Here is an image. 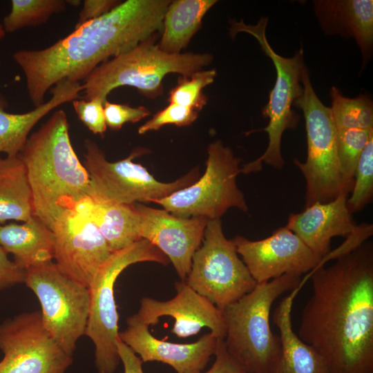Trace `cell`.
Wrapping results in <instances>:
<instances>
[{
  "mask_svg": "<svg viewBox=\"0 0 373 373\" xmlns=\"http://www.w3.org/2000/svg\"><path fill=\"white\" fill-rule=\"evenodd\" d=\"M312 294L298 337L323 358L329 373H373V246L365 242L307 275Z\"/></svg>",
  "mask_w": 373,
  "mask_h": 373,
  "instance_id": "cell-1",
  "label": "cell"
},
{
  "mask_svg": "<svg viewBox=\"0 0 373 373\" xmlns=\"http://www.w3.org/2000/svg\"><path fill=\"white\" fill-rule=\"evenodd\" d=\"M171 1L127 0L89 21L50 46L13 53L35 107L58 82L84 80L97 66L154 37L162 30Z\"/></svg>",
  "mask_w": 373,
  "mask_h": 373,
  "instance_id": "cell-2",
  "label": "cell"
},
{
  "mask_svg": "<svg viewBox=\"0 0 373 373\" xmlns=\"http://www.w3.org/2000/svg\"><path fill=\"white\" fill-rule=\"evenodd\" d=\"M18 155L26 169L33 216L49 229L90 195V177L72 146L64 111H55L32 133Z\"/></svg>",
  "mask_w": 373,
  "mask_h": 373,
  "instance_id": "cell-3",
  "label": "cell"
},
{
  "mask_svg": "<svg viewBox=\"0 0 373 373\" xmlns=\"http://www.w3.org/2000/svg\"><path fill=\"white\" fill-rule=\"evenodd\" d=\"M300 276L285 274L254 289L221 312L226 349L247 373H275L281 356L279 335L270 326L274 302L283 294L300 289Z\"/></svg>",
  "mask_w": 373,
  "mask_h": 373,
  "instance_id": "cell-4",
  "label": "cell"
},
{
  "mask_svg": "<svg viewBox=\"0 0 373 373\" xmlns=\"http://www.w3.org/2000/svg\"><path fill=\"white\" fill-rule=\"evenodd\" d=\"M154 37L97 66L82 84L83 99L107 95L120 86H132L147 97L163 91L162 81L169 73L189 77L211 64L209 53L169 54L159 48Z\"/></svg>",
  "mask_w": 373,
  "mask_h": 373,
  "instance_id": "cell-5",
  "label": "cell"
},
{
  "mask_svg": "<svg viewBox=\"0 0 373 373\" xmlns=\"http://www.w3.org/2000/svg\"><path fill=\"white\" fill-rule=\"evenodd\" d=\"M267 22V17L261 18L255 25L246 24L243 20H230L231 37L233 39L239 32H246L253 36L264 53L271 59L276 71L274 86L270 90L268 103L263 108L262 113L265 118H269V123L266 127L258 130L268 134V146L261 156L241 168V173H244L261 170L262 162L281 169L285 164L281 153L283 134L287 129H294L299 121V117L292 106L303 91L302 77L305 67L303 50L301 48L291 57L277 54L266 37Z\"/></svg>",
  "mask_w": 373,
  "mask_h": 373,
  "instance_id": "cell-6",
  "label": "cell"
},
{
  "mask_svg": "<svg viewBox=\"0 0 373 373\" xmlns=\"http://www.w3.org/2000/svg\"><path fill=\"white\" fill-rule=\"evenodd\" d=\"M303 91L293 106L303 112L307 155L304 162L294 159L306 182L305 207L328 202L341 192L351 190L345 183L339 160L332 111L316 94L306 66L302 77Z\"/></svg>",
  "mask_w": 373,
  "mask_h": 373,
  "instance_id": "cell-7",
  "label": "cell"
},
{
  "mask_svg": "<svg viewBox=\"0 0 373 373\" xmlns=\"http://www.w3.org/2000/svg\"><path fill=\"white\" fill-rule=\"evenodd\" d=\"M141 262L166 265L169 260L157 247L141 238L113 252L89 287L90 312L85 335L95 345V363L98 373H114L121 362L117 347L118 314L114 286L126 267Z\"/></svg>",
  "mask_w": 373,
  "mask_h": 373,
  "instance_id": "cell-8",
  "label": "cell"
},
{
  "mask_svg": "<svg viewBox=\"0 0 373 373\" xmlns=\"http://www.w3.org/2000/svg\"><path fill=\"white\" fill-rule=\"evenodd\" d=\"M84 145L83 164L90 177V195L101 200L129 204L154 202L199 178V169L195 168L171 182L156 180L144 166L133 162L134 157L148 153L145 148L137 147L126 158L110 162L95 142L86 140Z\"/></svg>",
  "mask_w": 373,
  "mask_h": 373,
  "instance_id": "cell-9",
  "label": "cell"
},
{
  "mask_svg": "<svg viewBox=\"0 0 373 373\" xmlns=\"http://www.w3.org/2000/svg\"><path fill=\"white\" fill-rule=\"evenodd\" d=\"M204 173L194 183L155 200L171 213L182 218H220L230 208L247 211L243 193L237 185L241 159L220 140L211 143Z\"/></svg>",
  "mask_w": 373,
  "mask_h": 373,
  "instance_id": "cell-10",
  "label": "cell"
},
{
  "mask_svg": "<svg viewBox=\"0 0 373 373\" xmlns=\"http://www.w3.org/2000/svg\"><path fill=\"white\" fill-rule=\"evenodd\" d=\"M37 297L44 326L68 355L85 335L90 312L89 288L65 274L55 262L26 271L23 282Z\"/></svg>",
  "mask_w": 373,
  "mask_h": 373,
  "instance_id": "cell-11",
  "label": "cell"
},
{
  "mask_svg": "<svg viewBox=\"0 0 373 373\" xmlns=\"http://www.w3.org/2000/svg\"><path fill=\"white\" fill-rule=\"evenodd\" d=\"M202 242L193 256L185 282L222 311L257 283L233 240L225 237L220 218L209 220Z\"/></svg>",
  "mask_w": 373,
  "mask_h": 373,
  "instance_id": "cell-12",
  "label": "cell"
},
{
  "mask_svg": "<svg viewBox=\"0 0 373 373\" xmlns=\"http://www.w3.org/2000/svg\"><path fill=\"white\" fill-rule=\"evenodd\" d=\"M0 373H66L73 363L44 326L40 311L0 323Z\"/></svg>",
  "mask_w": 373,
  "mask_h": 373,
  "instance_id": "cell-13",
  "label": "cell"
},
{
  "mask_svg": "<svg viewBox=\"0 0 373 373\" xmlns=\"http://www.w3.org/2000/svg\"><path fill=\"white\" fill-rule=\"evenodd\" d=\"M88 197L60 214L51 230L55 263L68 276L89 288L113 252L90 215Z\"/></svg>",
  "mask_w": 373,
  "mask_h": 373,
  "instance_id": "cell-14",
  "label": "cell"
},
{
  "mask_svg": "<svg viewBox=\"0 0 373 373\" xmlns=\"http://www.w3.org/2000/svg\"><path fill=\"white\" fill-rule=\"evenodd\" d=\"M232 240L256 283L268 282L285 274L300 276L312 271L321 260L285 226L262 240H251L237 235Z\"/></svg>",
  "mask_w": 373,
  "mask_h": 373,
  "instance_id": "cell-15",
  "label": "cell"
},
{
  "mask_svg": "<svg viewBox=\"0 0 373 373\" xmlns=\"http://www.w3.org/2000/svg\"><path fill=\"white\" fill-rule=\"evenodd\" d=\"M176 295L166 301L144 297L137 312L126 319V323L156 325L162 316L174 321L171 332L179 338L197 334L207 327L219 339L225 337V324L222 312L204 296L193 290L185 281L175 283Z\"/></svg>",
  "mask_w": 373,
  "mask_h": 373,
  "instance_id": "cell-16",
  "label": "cell"
},
{
  "mask_svg": "<svg viewBox=\"0 0 373 373\" xmlns=\"http://www.w3.org/2000/svg\"><path fill=\"white\" fill-rule=\"evenodd\" d=\"M135 207L140 216V238L157 247L172 263L180 280L185 281L209 220L178 217L142 203H135Z\"/></svg>",
  "mask_w": 373,
  "mask_h": 373,
  "instance_id": "cell-17",
  "label": "cell"
},
{
  "mask_svg": "<svg viewBox=\"0 0 373 373\" xmlns=\"http://www.w3.org/2000/svg\"><path fill=\"white\" fill-rule=\"evenodd\" d=\"M119 338L143 363L159 361L171 366L177 373H202L215 354L219 338L211 332L191 343H174L153 336L149 327L126 323Z\"/></svg>",
  "mask_w": 373,
  "mask_h": 373,
  "instance_id": "cell-18",
  "label": "cell"
},
{
  "mask_svg": "<svg viewBox=\"0 0 373 373\" xmlns=\"http://www.w3.org/2000/svg\"><path fill=\"white\" fill-rule=\"evenodd\" d=\"M343 191L328 202H314L303 211L289 215L285 227L295 233L321 259L331 251V240L347 237L356 227Z\"/></svg>",
  "mask_w": 373,
  "mask_h": 373,
  "instance_id": "cell-19",
  "label": "cell"
},
{
  "mask_svg": "<svg viewBox=\"0 0 373 373\" xmlns=\"http://www.w3.org/2000/svg\"><path fill=\"white\" fill-rule=\"evenodd\" d=\"M314 4L323 30L327 35L354 38L365 63L373 46L372 0H319Z\"/></svg>",
  "mask_w": 373,
  "mask_h": 373,
  "instance_id": "cell-20",
  "label": "cell"
},
{
  "mask_svg": "<svg viewBox=\"0 0 373 373\" xmlns=\"http://www.w3.org/2000/svg\"><path fill=\"white\" fill-rule=\"evenodd\" d=\"M82 91L79 82L61 81L51 90L49 100L25 113L6 112L8 103L0 92V153L7 156L18 155L35 124L54 108L76 99Z\"/></svg>",
  "mask_w": 373,
  "mask_h": 373,
  "instance_id": "cell-21",
  "label": "cell"
},
{
  "mask_svg": "<svg viewBox=\"0 0 373 373\" xmlns=\"http://www.w3.org/2000/svg\"><path fill=\"white\" fill-rule=\"evenodd\" d=\"M0 246L13 256V261L24 271L54 259V233L34 216L22 224L0 225Z\"/></svg>",
  "mask_w": 373,
  "mask_h": 373,
  "instance_id": "cell-22",
  "label": "cell"
},
{
  "mask_svg": "<svg viewBox=\"0 0 373 373\" xmlns=\"http://www.w3.org/2000/svg\"><path fill=\"white\" fill-rule=\"evenodd\" d=\"M294 289L275 309L272 321L279 330L281 356L275 373H329L322 356L293 329L291 311L298 291Z\"/></svg>",
  "mask_w": 373,
  "mask_h": 373,
  "instance_id": "cell-23",
  "label": "cell"
},
{
  "mask_svg": "<svg viewBox=\"0 0 373 373\" xmlns=\"http://www.w3.org/2000/svg\"><path fill=\"white\" fill-rule=\"evenodd\" d=\"M88 205L111 252L123 249L141 239L140 216L135 204L111 202L89 195Z\"/></svg>",
  "mask_w": 373,
  "mask_h": 373,
  "instance_id": "cell-24",
  "label": "cell"
},
{
  "mask_svg": "<svg viewBox=\"0 0 373 373\" xmlns=\"http://www.w3.org/2000/svg\"><path fill=\"white\" fill-rule=\"evenodd\" d=\"M216 0L171 1L162 21V35L157 44L169 54H180L201 26L203 17Z\"/></svg>",
  "mask_w": 373,
  "mask_h": 373,
  "instance_id": "cell-25",
  "label": "cell"
},
{
  "mask_svg": "<svg viewBox=\"0 0 373 373\" xmlns=\"http://www.w3.org/2000/svg\"><path fill=\"white\" fill-rule=\"evenodd\" d=\"M32 216V196L22 160L19 155L0 157V225Z\"/></svg>",
  "mask_w": 373,
  "mask_h": 373,
  "instance_id": "cell-26",
  "label": "cell"
},
{
  "mask_svg": "<svg viewBox=\"0 0 373 373\" xmlns=\"http://www.w3.org/2000/svg\"><path fill=\"white\" fill-rule=\"evenodd\" d=\"M330 108L337 136L373 132V106L370 97L360 95L345 97L336 87L330 90Z\"/></svg>",
  "mask_w": 373,
  "mask_h": 373,
  "instance_id": "cell-27",
  "label": "cell"
},
{
  "mask_svg": "<svg viewBox=\"0 0 373 373\" xmlns=\"http://www.w3.org/2000/svg\"><path fill=\"white\" fill-rule=\"evenodd\" d=\"M63 0H12L11 10L3 18V27L13 32L21 28L46 23L54 14L65 10Z\"/></svg>",
  "mask_w": 373,
  "mask_h": 373,
  "instance_id": "cell-28",
  "label": "cell"
},
{
  "mask_svg": "<svg viewBox=\"0 0 373 373\" xmlns=\"http://www.w3.org/2000/svg\"><path fill=\"white\" fill-rule=\"evenodd\" d=\"M216 76V70L211 69L200 70L189 77H179L176 86L169 91V104L201 110L207 102L203 89L213 83Z\"/></svg>",
  "mask_w": 373,
  "mask_h": 373,
  "instance_id": "cell-29",
  "label": "cell"
},
{
  "mask_svg": "<svg viewBox=\"0 0 373 373\" xmlns=\"http://www.w3.org/2000/svg\"><path fill=\"white\" fill-rule=\"evenodd\" d=\"M352 195L347 199L351 214L363 209L373 195V136L370 137L358 157L354 178Z\"/></svg>",
  "mask_w": 373,
  "mask_h": 373,
  "instance_id": "cell-30",
  "label": "cell"
},
{
  "mask_svg": "<svg viewBox=\"0 0 373 373\" xmlns=\"http://www.w3.org/2000/svg\"><path fill=\"white\" fill-rule=\"evenodd\" d=\"M198 117V111L196 110L176 104H169L140 126L138 133L143 135L157 131L165 125L186 126L193 123Z\"/></svg>",
  "mask_w": 373,
  "mask_h": 373,
  "instance_id": "cell-31",
  "label": "cell"
},
{
  "mask_svg": "<svg viewBox=\"0 0 373 373\" xmlns=\"http://www.w3.org/2000/svg\"><path fill=\"white\" fill-rule=\"evenodd\" d=\"M105 102L100 97L90 100L76 99L72 101L74 110L82 122L92 133L102 136L107 128L104 110Z\"/></svg>",
  "mask_w": 373,
  "mask_h": 373,
  "instance_id": "cell-32",
  "label": "cell"
},
{
  "mask_svg": "<svg viewBox=\"0 0 373 373\" xmlns=\"http://www.w3.org/2000/svg\"><path fill=\"white\" fill-rule=\"evenodd\" d=\"M104 110L106 126L113 131L121 129L127 122H137L151 113L148 108L142 106L132 107L108 101L104 102Z\"/></svg>",
  "mask_w": 373,
  "mask_h": 373,
  "instance_id": "cell-33",
  "label": "cell"
},
{
  "mask_svg": "<svg viewBox=\"0 0 373 373\" xmlns=\"http://www.w3.org/2000/svg\"><path fill=\"white\" fill-rule=\"evenodd\" d=\"M26 271L8 258L0 246V290L12 287L24 282Z\"/></svg>",
  "mask_w": 373,
  "mask_h": 373,
  "instance_id": "cell-34",
  "label": "cell"
},
{
  "mask_svg": "<svg viewBox=\"0 0 373 373\" xmlns=\"http://www.w3.org/2000/svg\"><path fill=\"white\" fill-rule=\"evenodd\" d=\"M121 3L117 0H85L75 28L103 16Z\"/></svg>",
  "mask_w": 373,
  "mask_h": 373,
  "instance_id": "cell-35",
  "label": "cell"
},
{
  "mask_svg": "<svg viewBox=\"0 0 373 373\" xmlns=\"http://www.w3.org/2000/svg\"><path fill=\"white\" fill-rule=\"evenodd\" d=\"M216 359L211 368L202 373H247L229 354L224 339H219L215 352Z\"/></svg>",
  "mask_w": 373,
  "mask_h": 373,
  "instance_id": "cell-36",
  "label": "cell"
},
{
  "mask_svg": "<svg viewBox=\"0 0 373 373\" xmlns=\"http://www.w3.org/2000/svg\"><path fill=\"white\" fill-rule=\"evenodd\" d=\"M117 347L124 373H144L142 369L143 362L140 358L119 338L117 341Z\"/></svg>",
  "mask_w": 373,
  "mask_h": 373,
  "instance_id": "cell-37",
  "label": "cell"
},
{
  "mask_svg": "<svg viewBox=\"0 0 373 373\" xmlns=\"http://www.w3.org/2000/svg\"><path fill=\"white\" fill-rule=\"evenodd\" d=\"M6 35V31L3 27L2 23L0 22V39H1Z\"/></svg>",
  "mask_w": 373,
  "mask_h": 373,
  "instance_id": "cell-38",
  "label": "cell"
},
{
  "mask_svg": "<svg viewBox=\"0 0 373 373\" xmlns=\"http://www.w3.org/2000/svg\"><path fill=\"white\" fill-rule=\"evenodd\" d=\"M66 3L73 6H78L80 4V1H66Z\"/></svg>",
  "mask_w": 373,
  "mask_h": 373,
  "instance_id": "cell-39",
  "label": "cell"
}]
</instances>
